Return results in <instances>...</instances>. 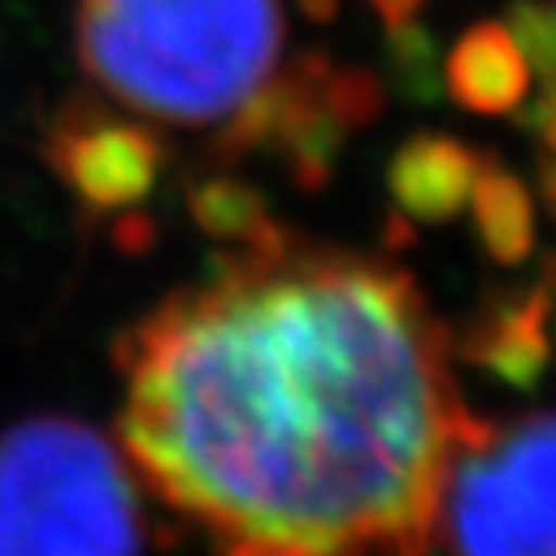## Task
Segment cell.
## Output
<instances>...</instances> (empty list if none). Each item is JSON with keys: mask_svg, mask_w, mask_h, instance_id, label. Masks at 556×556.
I'll use <instances>...</instances> for the list:
<instances>
[{"mask_svg": "<svg viewBox=\"0 0 556 556\" xmlns=\"http://www.w3.org/2000/svg\"><path fill=\"white\" fill-rule=\"evenodd\" d=\"M417 277L280 227L116 338L119 441L223 556H425L475 413Z\"/></svg>", "mask_w": 556, "mask_h": 556, "instance_id": "cell-1", "label": "cell"}, {"mask_svg": "<svg viewBox=\"0 0 556 556\" xmlns=\"http://www.w3.org/2000/svg\"><path fill=\"white\" fill-rule=\"evenodd\" d=\"M280 0H79L75 46L103 91L161 124H219L277 71Z\"/></svg>", "mask_w": 556, "mask_h": 556, "instance_id": "cell-2", "label": "cell"}, {"mask_svg": "<svg viewBox=\"0 0 556 556\" xmlns=\"http://www.w3.org/2000/svg\"><path fill=\"white\" fill-rule=\"evenodd\" d=\"M137 470L100 429L29 417L0 433V556H144Z\"/></svg>", "mask_w": 556, "mask_h": 556, "instance_id": "cell-3", "label": "cell"}, {"mask_svg": "<svg viewBox=\"0 0 556 556\" xmlns=\"http://www.w3.org/2000/svg\"><path fill=\"white\" fill-rule=\"evenodd\" d=\"M450 556H556V413L470 420L438 498Z\"/></svg>", "mask_w": 556, "mask_h": 556, "instance_id": "cell-4", "label": "cell"}, {"mask_svg": "<svg viewBox=\"0 0 556 556\" xmlns=\"http://www.w3.org/2000/svg\"><path fill=\"white\" fill-rule=\"evenodd\" d=\"M330 71L334 62L321 50H305L285 62L223 119L211 157L227 165L268 153L289 165L301 190H321L351 137V128L330 108Z\"/></svg>", "mask_w": 556, "mask_h": 556, "instance_id": "cell-5", "label": "cell"}, {"mask_svg": "<svg viewBox=\"0 0 556 556\" xmlns=\"http://www.w3.org/2000/svg\"><path fill=\"white\" fill-rule=\"evenodd\" d=\"M41 157L87 215H124L149 199L165 165V140L144 119L116 116L96 96H71L54 112Z\"/></svg>", "mask_w": 556, "mask_h": 556, "instance_id": "cell-6", "label": "cell"}, {"mask_svg": "<svg viewBox=\"0 0 556 556\" xmlns=\"http://www.w3.org/2000/svg\"><path fill=\"white\" fill-rule=\"evenodd\" d=\"M544 268L548 273H540V285L486 305L462 330L454 346L466 363H475L486 376L511 383L519 392H532L536 379L548 371V314L556 301V260H548Z\"/></svg>", "mask_w": 556, "mask_h": 556, "instance_id": "cell-7", "label": "cell"}, {"mask_svg": "<svg viewBox=\"0 0 556 556\" xmlns=\"http://www.w3.org/2000/svg\"><path fill=\"white\" fill-rule=\"evenodd\" d=\"M486 153L445 132H417L400 144L388 161V194L400 219L408 223H450L470 202Z\"/></svg>", "mask_w": 556, "mask_h": 556, "instance_id": "cell-8", "label": "cell"}, {"mask_svg": "<svg viewBox=\"0 0 556 556\" xmlns=\"http://www.w3.org/2000/svg\"><path fill=\"white\" fill-rule=\"evenodd\" d=\"M441 71H445V91L478 116H511L528 96V62L507 34V25L498 21L470 25L450 46Z\"/></svg>", "mask_w": 556, "mask_h": 556, "instance_id": "cell-9", "label": "cell"}, {"mask_svg": "<svg viewBox=\"0 0 556 556\" xmlns=\"http://www.w3.org/2000/svg\"><path fill=\"white\" fill-rule=\"evenodd\" d=\"M470 206H475V231L486 248V256L516 268L532 256L536 248V211H532V194L523 190L516 174H507L495 157L482 161L478 181L470 190Z\"/></svg>", "mask_w": 556, "mask_h": 556, "instance_id": "cell-10", "label": "cell"}, {"mask_svg": "<svg viewBox=\"0 0 556 556\" xmlns=\"http://www.w3.org/2000/svg\"><path fill=\"white\" fill-rule=\"evenodd\" d=\"M186 211L202 236L227 248H256L280 231V223L268 211V199L252 181L231 174H211L186 186Z\"/></svg>", "mask_w": 556, "mask_h": 556, "instance_id": "cell-11", "label": "cell"}, {"mask_svg": "<svg viewBox=\"0 0 556 556\" xmlns=\"http://www.w3.org/2000/svg\"><path fill=\"white\" fill-rule=\"evenodd\" d=\"M388 83L396 87L404 100L413 103H433L441 100L445 91V71H441V54L438 38L420 25V21H404L396 29H388Z\"/></svg>", "mask_w": 556, "mask_h": 556, "instance_id": "cell-12", "label": "cell"}, {"mask_svg": "<svg viewBox=\"0 0 556 556\" xmlns=\"http://www.w3.org/2000/svg\"><path fill=\"white\" fill-rule=\"evenodd\" d=\"M507 34L519 46V54L528 62V71H536L540 79L544 75H556V4H544V0H516L507 9Z\"/></svg>", "mask_w": 556, "mask_h": 556, "instance_id": "cell-13", "label": "cell"}, {"mask_svg": "<svg viewBox=\"0 0 556 556\" xmlns=\"http://www.w3.org/2000/svg\"><path fill=\"white\" fill-rule=\"evenodd\" d=\"M330 108L334 116L355 132L363 124H371L383 108V79L363 71V66H334L330 71Z\"/></svg>", "mask_w": 556, "mask_h": 556, "instance_id": "cell-14", "label": "cell"}, {"mask_svg": "<svg viewBox=\"0 0 556 556\" xmlns=\"http://www.w3.org/2000/svg\"><path fill=\"white\" fill-rule=\"evenodd\" d=\"M511 116H516L519 128H523L528 137H536L544 149H556V75H544L536 96H532V100L523 96V103H519Z\"/></svg>", "mask_w": 556, "mask_h": 556, "instance_id": "cell-15", "label": "cell"}, {"mask_svg": "<svg viewBox=\"0 0 556 556\" xmlns=\"http://www.w3.org/2000/svg\"><path fill=\"white\" fill-rule=\"evenodd\" d=\"M367 4H371V13H376L388 29H396L404 21L420 17V4H425V0H367Z\"/></svg>", "mask_w": 556, "mask_h": 556, "instance_id": "cell-16", "label": "cell"}, {"mask_svg": "<svg viewBox=\"0 0 556 556\" xmlns=\"http://www.w3.org/2000/svg\"><path fill=\"white\" fill-rule=\"evenodd\" d=\"M540 186H544V202L553 206L556 215V149H548V161L540 165Z\"/></svg>", "mask_w": 556, "mask_h": 556, "instance_id": "cell-17", "label": "cell"}, {"mask_svg": "<svg viewBox=\"0 0 556 556\" xmlns=\"http://www.w3.org/2000/svg\"><path fill=\"white\" fill-rule=\"evenodd\" d=\"M301 9H305V17L314 21H330L338 13V0H298Z\"/></svg>", "mask_w": 556, "mask_h": 556, "instance_id": "cell-18", "label": "cell"}]
</instances>
